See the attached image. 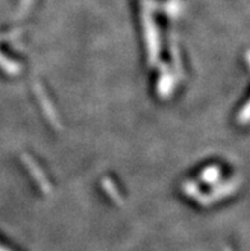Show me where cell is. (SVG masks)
I'll return each mask as SVG.
<instances>
[{
	"mask_svg": "<svg viewBox=\"0 0 250 251\" xmlns=\"http://www.w3.org/2000/svg\"><path fill=\"white\" fill-rule=\"evenodd\" d=\"M142 22L147 44V52H148V61L151 65H155L159 61L160 38L159 29L152 17V5L148 0L142 1Z\"/></svg>",
	"mask_w": 250,
	"mask_h": 251,
	"instance_id": "cell-1",
	"label": "cell"
},
{
	"mask_svg": "<svg viewBox=\"0 0 250 251\" xmlns=\"http://www.w3.org/2000/svg\"><path fill=\"white\" fill-rule=\"evenodd\" d=\"M23 159H25V161H23V162H25V165H27V167L31 170L32 176H33V177H35L36 180L38 181L40 188L44 190V193H49V191H50V184H49L48 178H45V176L42 175L41 170L38 169V166L35 165V163H33V161H32L29 157L23 156Z\"/></svg>",
	"mask_w": 250,
	"mask_h": 251,
	"instance_id": "cell-2",
	"label": "cell"
},
{
	"mask_svg": "<svg viewBox=\"0 0 250 251\" xmlns=\"http://www.w3.org/2000/svg\"><path fill=\"white\" fill-rule=\"evenodd\" d=\"M236 186H238V182H227V184L222 185L221 189L220 188H216L215 190H213V193L211 195H208V197H200V201L202 204H206L207 201H209V199H213V201H219L220 198H223L226 197V195L231 194L232 191L236 189Z\"/></svg>",
	"mask_w": 250,
	"mask_h": 251,
	"instance_id": "cell-3",
	"label": "cell"
},
{
	"mask_svg": "<svg viewBox=\"0 0 250 251\" xmlns=\"http://www.w3.org/2000/svg\"><path fill=\"white\" fill-rule=\"evenodd\" d=\"M172 76L168 73L167 68L164 67L162 69L161 76H160V84H159V92L162 97H167L171 92H172Z\"/></svg>",
	"mask_w": 250,
	"mask_h": 251,
	"instance_id": "cell-4",
	"label": "cell"
},
{
	"mask_svg": "<svg viewBox=\"0 0 250 251\" xmlns=\"http://www.w3.org/2000/svg\"><path fill=\"white\" fill-rule=\"evenodd\" d=\"M37 95H38V97H40V100H41L42 108H44L45 112H46V115H48V118L50 119V121L53 123V124L57 125V116L55 115L54 110H53V107H51L50 103H49L48 96L45 97L44 91H42V88L40 86H37Z\"/></svg>",
	"mask_w": 250,
	"mask_h": 251,
	"instance_id": "cell-5",
	"label": "cell"
},
{
	"mask_svg": "<svg viewBox=\"0 0 250 251\" xmlns=\"http://www.w3.org/2000/svg\"><path fill=\"white\" fill-rule=\"evenodd\" d=\"M221 176V172H220L219 167L216 166H211V167H207L204 171L202 172V180L206 184H215L217 180Z\"/></svg>",
	"mask_w": 250,
	"mask_h": 251,
	"instance_id": "cell-6",
	"label": "cell"
},
{
	"mask_svg": "<svg viewBox=\"0 0 250 251\" xmlns=\"http://www.w3.org/2000/svg\"><path fill=\"white\" fill-rule=\"evenodd\" d=\"M184 191L185 194L189 197H199V190H198V185L193 181H189L184 184Z\"/></svg>",
	"mask_w": 250,
	"mask_h": 251,
	"instance_id": "cell-7",
	"label": "cell"
},
{
	"mask_svg": "<svg viewBox=\"0 0 250 251\" xmlns=\"http://www.w3.org/2000/svg\"><path fill=\"white\" fill-rule=\"evenodd\" d=\"M102 185H104V188L109 191L110 197L112 198L115 201H121L120 195H119V193H116V191H115V188L112 186V184H111L110 180H106V178H105L104 182H102Z\"/></svg>",
	"mask_w": 250,
	"mask_h": 251,
	"instance_id": "cell-8",
	"label": "cell"
},
{
	"mask_svg": "<svg viewBox=\"0 0 250 251\" xmlns=\"http://www.w3.org/2000/svg\"><path fill=\"white\" fill-rule=\"evenodd\" d=\"M248 119H249V103L247 102L244 107H243V110L240 111V114H239L238 121L240 124H247Z\"/></svg>",
	"mask_w": 250,
	"mask_h": 251,
	"instance_id": "cell-9",
	"label": "cell"
},
{
	"mask_svg": "<svg viewBox=\"0 0 250 251\" xmlns=\"http://www.w3.org/2000/svg\"><path fill=\"white\" fill-rule=\"evenodd\" d=\"M31 3H32V0H22V3H21V8L25 10L26 8H27V6H28Z\"/></svg>",
	"mask_w": 250,
	"mask_h": 251,
	"instance_id": "cell-10",
	"label": "cell"
},
{
	"mask_svg": "<svg viewBox=\"0 0 250 251\" xmlns=\"http://www.w3.org/2000/svg\"><path fill=\"white\" fill-rule=\"evenodd\" d=\"M0 251H10V250H8V249L4 248V246H0Z\"/></svg>",
	"mask_w": 250,
	"mask_h": 251,
	"instance_id": "cell-11",
	"label": "cell"
}]
</instances>
